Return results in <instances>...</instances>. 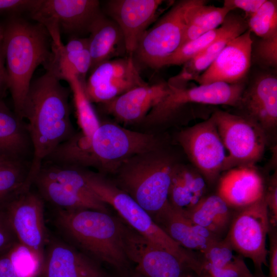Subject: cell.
<instances>
[{"mask_svg": "<svg viewBox=\"0 0 277 277\" xmlns=\"http://www.w3.org/2000/svg\"><path fill=\"white\" fill-rule=\"evenodd\" d=\"M170 89L168 83L164 82L137 87L103 103V109L122 123H137L143 121Z\"/></svg>", "mask_w": 277, "mask_h": 277, "instance_id": "44dd1931", "label": "cell"}, {"mask_svg": "<svg viewBox=\"0 0 277 277\" xmlns=\"http://www.w3.org/2000/svg\"><path fill=\"white\" fill-rule=\"evenodd\" d=\"M22 121L0 100V155L23 161L31 143Z\"/></svg>", "mask_w": 277, "mask_h": 277, "instance_id": "484cf974", "label": "cell"}, {"mask_svg": "<svg viewBox=\"0 0 277 277\" xmlns=\"http://www.w3.org/2000/svg\"><path fill=\"white\" fill-rule=\"evenodd\" d=\"M124 248L134 269L147 277H185L190 270L175 255L124 225Z\"/></svg>", "mask_w": 277, "mask_h": 277, "instance_id": "e0dca14e", "label": "cell"}, {"mask_svg": "<svg viewBox=\"0 0 277 277\" xmlns=\"http://www.w3.org/2000/svg\"><path fill=\"white\" fill-rule=\"evenodd\" d=\"M55 68L60 78L66 81L70 87L81 132L86 135L91 136L101 123L86 94L84 84L61 59H56Z\"/></svg>", "mask_w": 277, "mask_h": 277, "instance_id": "83f0119b", "label": "cell"}, {"mask_svg": "<svg viewBox=\"0 0 277 277\" xmlns=\"http://www.w3.org/2000/svg\"><path fill=\"white\" fill-rule=\"evenodd\" d=\"M44 277H112L101 264L74 246L59 241L45 250Z\"/></svg>", "mask_w": 277, "mask_h": 277, "instance_id": "ffe728a7", "label": "cell"}, {"mask_svg": "<svg viewBox=\"0 0 277 277\" xmlns=\"http://www.w3.org/2000/svg\"><path fill=\"white\" fill-rule=\"evenodd\" d=\"M221 30L220 26L183 44L167 59L164 67L184 64L213 43L220 34Z\"/></svg>", "mask_w": 277, "mask_h": 277, "instance_id": "e575fe53", "label": "cell"}, {"mask_svg": "<svg viewBox=\"0 0 277 277\" xmlns=\"http://www.w3.org/2000/svg\"><path fill=\"white\" fill-rule=\"evenodd\" d=\"M266 0H225L223 6L231 11L235 9L243 10L248 17L254 14Z\"/></svg>", "mask_w": 277, "mask_h": 277, "instance_id": "ab89813d", "label": "cell"}, {"mask_svg": "<svg viewBox=\"0 0 277 277\" xmlns=\"http://www.w3.org/2000/svg\"><path fill=\"white\" fill-rule=\"evenodd\" d=\"M0 277H17L7 251L0 254Z\"/></svg>", "mask_w": 277, "mask_h": 277, "instance_id": "7bdbcfd3", "label": "cell"}, {"mask_svg": "<svg viewBox=\"0 0 277 277\" xmlns=\"http://www.w3.org/2000/svg\"><path fill=\"white\" fill-rule=\"evenodd\" d=\"M31 82L24 101L22 119L33 147L29 179L34 183L43 161L62 143L74 133L70 119L69 92L54 68Z\"/></svg>", "mask_w": 277, "mask_h": 277, "instance_id": "6da1fadb", "label": "cell"}, {"mask_svg": "<svg viewBox=\"0 0 277 277\" xmlns=\"http://www.w3.org/2000/svg\"><path fill=\"white\" fill-rule=\"evenodd\" d=\"M264 191V180L254 166H240L221 177L217 194L229 207L242 208L263 197Z\"/></svg>", "mask_w": 277, "mask_h": 277, "instance_id": "603a6c76", "label": "cell"}, {"mask_svg": "<svg viewBox=\"0 0 277 277\" xmlns=\"http://www.w3.org/2000/svg\"><path fill=\"white\" fill-rule=\"evenodd\" d=\"M205 269L211 277H255L240 255L221 268L206 266Z\"/></svg>", "mask_w": 277, "mask_h": 277, "instance_id": "8d00e7d4", "label": "cell"}, {"mask_svg": "<svg viewBox=\"0 0 277 277\" xmlns=\"http://www.w3.org/2000/svg\"><path fill=\"white\" fill-rule=\"evenodd\" d=\"M102 13L96 0H41L30 14L53 36L60 31L72 35L89 33Z\"/></svg>", "mask_w": 277, "mask_h": 277, "instance_id": "5bb4252c", "label": "cell"}, {"mask_svg": "<svg viewBox=\"0 0 277 277\" xmlns=\"http://www.w3.org/2000/svg\"><path fill=\"white\" fill-rule=\"evenodd\" d=\"M83 172L94 193L114 209L127 225L154 245L175 255L191 271L199 275L202 274L204 270L203 261L193 251L185 249L172 240L130 195L100 174Z\"/></svg>", "mask_w": 277, "mask_h": 277, "instance_id": "5b68a950", "label": "cell"}, {"mask_svg": "<svg viewBox=\"0 0 277 277\" xmlns=\"http://www.w3.org/2000/svg\"><path fill=\"white\" fill-rule=\"evenodd\" d=\"M172 240L189 250L204 253L220 237L206 228L193 223L182 210L169 203L153 219Z\"/></svg>", "mask_w": 277, "mask_h": 277, "instance_id": "7402d4cb", "label": "cell"}, {"mask_svg": "<svg viewBox=\"0 0 277 277\" xmlns=\"http://www.w3.org/2000/svg\"><path fill=\"white\" fill-rule=\"evenodd\" d=\"M49 36L42 24H32L18 16L11 19L4 28L1 48L6 63L8 89L14 113L22 120L34 71L41 64L46 67L53 58Z\"/></svg>", "mask_w": 277, "mask_h": 277, "instance_id": "3957f363", "label": "cell"}, {"mask_svg": "<svg viewBox=\"0 0 277 277\" xmlns=\"http://www.w3.org/2000/svg\"><path fill=\"white\" fill-rule=\"evenodd\" d=\"M89 34V50L91 60L90 71L106 61L127 54L121 29L103 13L93 23Z\"/></svg>", "mask_w": 277, "mask_h": 277, "instance_id": "cb8c5ba5", "label": "cell"}, {"mask_svg": "<svg viewBox=\"0 0 277 277\" xmlns=\"http://www.w3.org/2000/svg\"><path fill=\"white\" fill-rule=\"evenodd\" d=\"M29 171L21 161L0 165V213L14 197L31 188Z\"/></svg>", "mask_w": 277, "mask_h": 277, "instance_id": "f546056e", "label": "cell"}, {"mask_svg": "<svg viewBox=\"0 0 277 277\" xmlns=\"http://www.w3.org/2000/svg\"><path fill=\"white\" fill-rule=\"evenodd\" d=\"M238 113L259 127L269 143L276 137L277 76L263 72L245 85L240 100L235 107Z\"/></svg>", "mask_w": 277, "mask_h": 277, "instance_id": "2e32d148", "label": "cell"}, {"mask_svg": "<svg viewBox=\"0 0 277 277\" xmlns=\"http://www.w3.org/2000/svg\"><path fill=\"white\" fill-rule=\"evenodd\" d=\"M206 3L205 1L201 0L188 10L186 24L198 28L205 33L217 28L227 14L232 11L225 6H208Z\"/></svg>", "mask_w": 277, "mask_h": 277, "instance_id": "4dcf8cb0", "label": "cell"}, {"mask_svg": "<svg viewBox=\"0 0 277 277\" xmlns=\"http://www.w3.org/2000/svg\"><path fill=\"white\" fill-rule=\"evenodd\" d=\"M1 213L17 241L31 250L44 264L48 239L42 197L28 189L14 197Z\"/></svg>", "mask_w": 277, "mask_h": 277, "instance_id": "7c38bea8", "label": "cell"}, {"mask_svg": "<svg viewBox=\"0 0 277 277\" xmlns=\"http://www.w3.org/2000/svg\"><path fill=\"white\" fill-rule=\"evenodd\" d=\"M15 160H13L10 159H9L7 157L0 155V165L6 164L12 161H15Z\"/></svg>", "mask_w": 277, "mask_h": 277, "instance_id": "bcb514c9", "label": "cell"}, {"mask_svg": "<svg viewBox=\"0 0 277 277\" xmlns=\"http://www.w3.org/2000/svg\"><path fill=\"white\" fill-rule=\"evenodd\" d=\"M264 199L267 204L270 225L276 227L277 225V175L276 170L271 176L266 190L264 191Z\"/></svg>", "mask_w": 277, "mask_h": 277, "instance_id": "f35d334b", "label": "cell"}, {"mask_svg": "<svg viewBox=\"0 0 277 277\" xmlns=\"http://www.w3.org/2000/svg\"><path fill=\"white\" fill-rule=\"evenodd\" d=\"M7 89H8V78L4 65V58L0 46V100H2Z\"/></svg>", "mask_w": 277, "mask_h": 277, "instance_id": "ee69618b", "label": "cell"}, {"mask_svg": "<svg viewBox=\"0 0 277 277\" xmlns=\"http://www.w3.org/2000/svg\"><path fill=\"white\" fill-rule=\"evenodd\" d=\"M201 0L175 2L142 36L133 54L142 64L152 69L164 67L167 59L180 47L188 10Z\"/></svg>", "mask_w": 277, "mask_h": 277, "instance_id": "52a82bcc", "label": "cell"}, {"mask_svg": "<svg viewBox=\"0 0 277 277\" xmlns=\"http://www.w3.org/2000/svg\"><path fill=\"white\" fill-rule=\"evenodd\" d=\"M34 183L42 197L59 209H87L110 213L108 206L90 188L83 171L76 167L53 164L42 166Z\"/></svg>", "mask_w": 277, "mask_h": 277, "instance_id": "8992f818", "label": "cell"}, {"mask_svg": "<svg viewBox=\"0 0 277 277\" xmlns=\"http://www.w3.org/2000/svg\"><path fill=\"white\" fill-rule=\"evenodd\" d=\"M185 277H194V276L188 273ZM210 277H211V276H210Z\"/></svg>", "mask_w": 277, "mask_h": 277, "instance_id": "681fc988", "label": "cell"}, {"mask_svg": "<svg viewBox=\"0 0 277 277\" xmlns=\"http://www.w3.org/2000/svg\"><path fill=\"white\" fill-rule=\"evenodd\" d=\"M17 240L4 215L0 213V254L7 251Z\"/></svg>", "mask_w": 277, "mask_h": 277, "instance_id": "60d3db41", "label": "cell"}, {"mask_svg": "<svg viewBox=\"0 0 277 277\" xmlns=\"http://www.w3.org/2000/svg\"><path fill=\"white\" fill-rule=\"evenodd\" d=\"M204 177L195 168L180 164L173 175L169 193L171 205L181 210L195 206L204 197Z\"/></svg>", "mask_w": 277, "mask_h": 277, "instance_id": "d4e9b609", "label": "cell"}, {"mask_svg": "<svg viewBox=\"0 0 277 277\" xmlns=\"http://www.w3.org/2000/svg\"><path fill=\"white\" fill-rule=\"evenodd\" d=\"M151 134L129 130L115 124H101L91 137L94 167L116 172L129 159L159 148Z\"/></svg>", "mask_w": 277, "mask_h": 277, "instance_id": "ba28073f", "label": "cell"}, {"mask_svg": "<svg viewBox=\"0 0 277 277\" xmlns=\"http://www.w3.org/2000/svg\"><path fill=\"white\" fill-rule=\"evenodd\" d=\"M55 221L74 247L108 265L120 277L133 269L125 250L124 222L121 218L91 209H59Z\"/></svg>", "mask_w": 277, "mask_h": 277, "instance_id": "7a4b0ae2", "label": "cell"}, {"mask_svg": "<svg viewBox=\"0 0 277 277\" xmlns=\"http://www.w3.org/2000/svg\"><path fill=\"white\" fill-rule=\"evenodd\" d=\"M180 164L172 155L157 148L124 163L116 171L114 184L153 220L170 203L169 190Z\"/></svg>", "mask_w": 277, "mask_h": 277, "instance_id": "277c9868", "label": "cell"}, {"mask_svg": "<svg viewBox=\"0 0 277 277\" xmlns=\"http://www.w3.org/2000/svg\"><path fill=\"white\" fill-rule=\"evenodd\" d=\"M255 277H268V276H266L264 274H255Z\"/></svg>", "mask_w": 277, "mask_h": 277, "instance_id": "c3c4849f", "label": "cell"}, {"mask_svg": "<svg viewBox=\"0 0 277 277\" xmlns=\"http://www.w3.org/2000/svg\"><path fill=\"white\" fill-rule=\"evenodd\" d=\"M227 152L224 171L240 166H254L269 144L263 131L247 118L216 110L211 114Z\"/></svg>", "mask_w": 277, "mask_h": 277, "instance_id": "30bf717a", "label": "cell"}, {"mask_svg": "<svg viewBox=\"0 0 277 277\" xmlns=\"http://www.w3.org/2000/svg\"><path fill=\"white\" fill-rule=\"evenodd\" d=\"M269 250H268L269 274L268 277H277V234L276 227L271 226L268 232Z\"/></svg>", "mask_w": 277, "mask_h": 277, "instance_id": "b9f144b4", "label": "cell"}, {"mask_svg": "<svg viewBox=\"0 0 277 277\" xmlns=\"http://www.w3.org/2000/svg\"><path fill=\"white\" fill-rule=\"evenodd\" d=\"M52 50L85 84V77L91 64L88 37H73L65 45L61 41L52 42Z\"/></svg>", "mask_w": 277, "mask_h": 277, "instance_id": "f1b7e54d", "label": "cell"}, {"mask_svg": "<svg viewBox=\"0 0 277 277\" xmlns=\"http://www.w3.org/2000/svg\"><path fill=\"white\" fill-rule=\"evenodd\" d=\"M247 23L248 29L260 38L277 33V1L266 0Z\"/></svg>", "mask_w": 277, "mask_h": 277, "instance_id": "836d02e7", "label": "cell"}, {"mask_svg": "<svg viewBox=\"0 0 277 277\" xmlns=\"http://www.w3.org/2000/svg\"><path fill=\"white\" fill-rule=\"evenodd\" d=\"M260 65L268 68L277 66V33L260 38L254 49H251V57Z\"/></svg>", "mask_w": 277, "mask_h": 277, "instance_id": "d590c367", "label": "cell"}, {"mask_svg": "<svg viewBox=\"0 0 277 277\" xmlns=\"http://www.w3.org/2000/svg\"><path fill=\"white\" fill-rule=\"evenodd\" d=\"M182 210L193 223L219 236L231 221L230 207L217 194L204 197L192 208Z\"/></svg>", "mask_w": 277, "mask_h": 277, "instance_id": "4316f807", "label": "cell"}, {"mask_svg": "<svg viewBox=\"0 0 277 277\" xmlns=\"http://www.w3.org/2000/svg\"><path fill=\"white\" fill-rule=\"evenodd\" d=\"M252 42L248 29L231 41L195 81L199 85L244 82L250 68Z\"/></svg>", "mask_w": 277, "mask_h": 277, "instance_id": "d6986e66", "label": "cell"}, {"mask_svg": "<svg viewBox=\"0 0 277 277\" xmlns=\"http://www.w3.org/2000/svg\"><path fill=\"white\" fill-rule=\"evenodd\" d=\"M17 277H39L44 264L28 248L17 241L8 250Z\"/></svg>", "mask_w": 277, "mask_h": 277, "instance_id": "d6a6232c", "label": "cell"}, {"mask_svg": "<svg viewBox=\"0 0 277 277\" xmlns=\"http://www.w3.org/2000/svg\"><path fill=\"white\" fill-rule=\"evenodd\" d=\"M90 72L84 86L91 103L103 104L134 88L148 85L132 55L106 61Z\"/></svg>", "mask_w": 277, "mask_h": 277, "instance_id": "9a60e30c", "label": "cell"}, {"mask_svg": "<svg viewBox=\"0 0 277 277\" xmlns=\"http://www.w3.org/2000/svg\"><path fill=\"white\" fill-rule=\"evenodd\" d=\"M121 277H147L136 271L134 269Z\"/></svg>", "mask_w": 277, "mask_h": 277, "instance_id": "f6af8a7d", "label": "cell"}, {"mask_svg": "<svg viewBox=\"0 0 277 277\" xmlns=\"http://www.w3.org/2000/svg\"><path fill=\"white\" fill-rule=\"evenodd\" d=\"M4 37V28L0 26V46H1Z\"/></svg>", "mask_w": 277, "mask_h": 277, "instance_id": "7dc6e473", "label": "cell"}, {"mask_svg": "<svg viewBox=\"0 0 277 277\" xmlns=\"http://www.w3.org/2000/svg\"><path fill=\"white\" fill-rule=\"evenodd\" d=\"M245 85L244 82L232 84L216 82L189 88H176L169 85V93L149 111L143 121L149 124L163 123L190 104L235 107Z\"/></svg>", "mask_w": 277, "mask_h": 277, "instance_id": "8fae6325", "label": "cell"}, {"mask_svg": "<svg viewBox=\"0 0 277 277\" xmlns=\"http://www.w3.org/2000/svg\"><path fill=\"white\" fill-rule=\"evenodd\" d=\"M232 11L227 14L221 25V32L216 39L200 52L210 58L213 61L231 41L248 29L246 19L241 15Z\"/></svg>", "mask_w": 277, "mask_h": 277, "instance_id": "1f68e13d", "label": "cell"}, {"mask_svg": "<svg viewBox=\"0 0 277 277\" xmlns=\"http://www.w3.org/2000/svg\"><path fill=\"white\" fill-rule=\"evenodd\" d=\"M177 140L194 168L205 180L213 182L224 171L228 154L212 115L181 131Z\"/></svg>", "mask_w": 277, "mask_h": 277, "instance_id": "4fadbf2b", "label": "cell"}, {"mask_svg": "<svg viewBox=\"0 0 277 277\" xmlns=\"http://www.w3.org/2000/svg\"><path fill=\"white\" fill-rule=\"evenodd\" d=\"M163 2L161 0H110L105 2L106 15L121 29L128 55H133L135 52Z\"/></svg>", "mask_w": 277, "mask_h": 277, "instance_id": "ac0fdd59", "label": "cell"}, {"mask_svg": "<svg viewBox=\"0 0 277 277\" xmlns=\"http://www.w3.org/2000/svg\"><path fill=\"white\" fill-rule=\"evenodd\" d=\"M40 2L41 0H0V13L31 14Z\"/></svg>", "mask_w": 277, "mask_h": 277, "instance_id": "74e56055", "label": "cell"}, {"mask_svg": "<svg viewBox=\"0 0 277 277\" xmlns=\"http://www.w3.org/2000/svg\"><path fill=\"white\" fill-rule=\"evenodd\" d=\"M240 209L231 220L224 240L233 251L251 260L255 274H264L263 266H268L266 240L270 228L264 196Z\"/></svg>", "mask_w": 277, "mask_h": 277, "instance_id": "9c48e42d", "label": "cell"}]
</instances>
